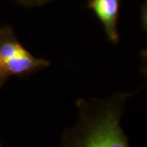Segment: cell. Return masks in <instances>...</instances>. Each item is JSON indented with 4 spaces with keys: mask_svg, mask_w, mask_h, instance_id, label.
I'll list each match as a JSON object with an SVG mask.
<instances>
[{
    "mask_svg": "<svg viewBox=\"0 0 147 147\" xmlns=\"http://www.w3.org/2000/svg\"><path fill=\"white\" fill-rule=\"evenodd\" d=\"M136 93H117L106 98H79L78 119L64 131L58 147H130L121 119L126 101Z\"/></svg>",
    "mask_w": 147,
    "mask_h": 147,
    "instance_id": "cell-1",
    "label": "cell"
},
{
    "mask_svg": "<svg viewBox=\"0 0 147 147\" xmlns=\"http://www.w3.org/2000/svg\"><path fill=\"white\" fill-rule=\"evenodd\" d=\"M0 61L9 76H29L50 65L49 60L34 57L19 42L10 25L0 28Z\"/></svg>",
    "mask_w": 147,
    "mask_h": 147,
    "instance_id": "cell-2",
    "label": "cell"
},
{
    "mask_svg": "<svg viewBox=\"0 0 147 147\" xmlns=\"http://www.w3.org/2000/svg\"><path fill=\"white\" fill-rule=\"evenodd\" d=\"M88 7L101 22L107 38L112 43L119 42L117 22L120 11V0H90Z\"/></svg>",
    "mask_w": 147,
    "mask_h": 147,
    "instance_id": "cell-3",
    "label": "cell"
},
{
    "mask_svg": "<svg viewBox=\"0 0 147 147\" xmlns=\"http://www.w3.org/2000/svg\"><path fill=\"white\" fill-rule=\"evenodd\" d=\"M20 4L26 6V7H38V6L45 5L47 3L53 1V0H16Z\"/></svg>",
    "mask_w": 147,
    "mask_h": 147,
    "instance_id": "cell-4",
    "label": "cell"
},
{
    "mask_svg": "<svg viewBox=\"0 0 147 147\" xmlns=\"http://www.w3.org/2000/svg\"><path fill=\"white\" fill-rule=\"evenodd\" d=\"M8 78H9V76L4 71V69H3V66H2V64H1V61H0V88H1L3 85L5 84V82L7 81Z\"/></svg>",
    "mask_w": 147,
    "mask_h": 147,
    "instance_id": "cell-5",
    "label": "cell"
},
{
    "mask_svg": "<svg viewBox=\"0 0 147 147\" xmlns=\"http://www.w3.org/2000/svg\"><path fill=\"white\" fill-rule=\"evenodd\" d=\"M0 147H2V146H1V144H0Z\"/></svg>",
    "mask_w": 147,
    "mask_h": 147,
    "instance_id": "cell-6",
    "label": "cell"
}]
</instances>
